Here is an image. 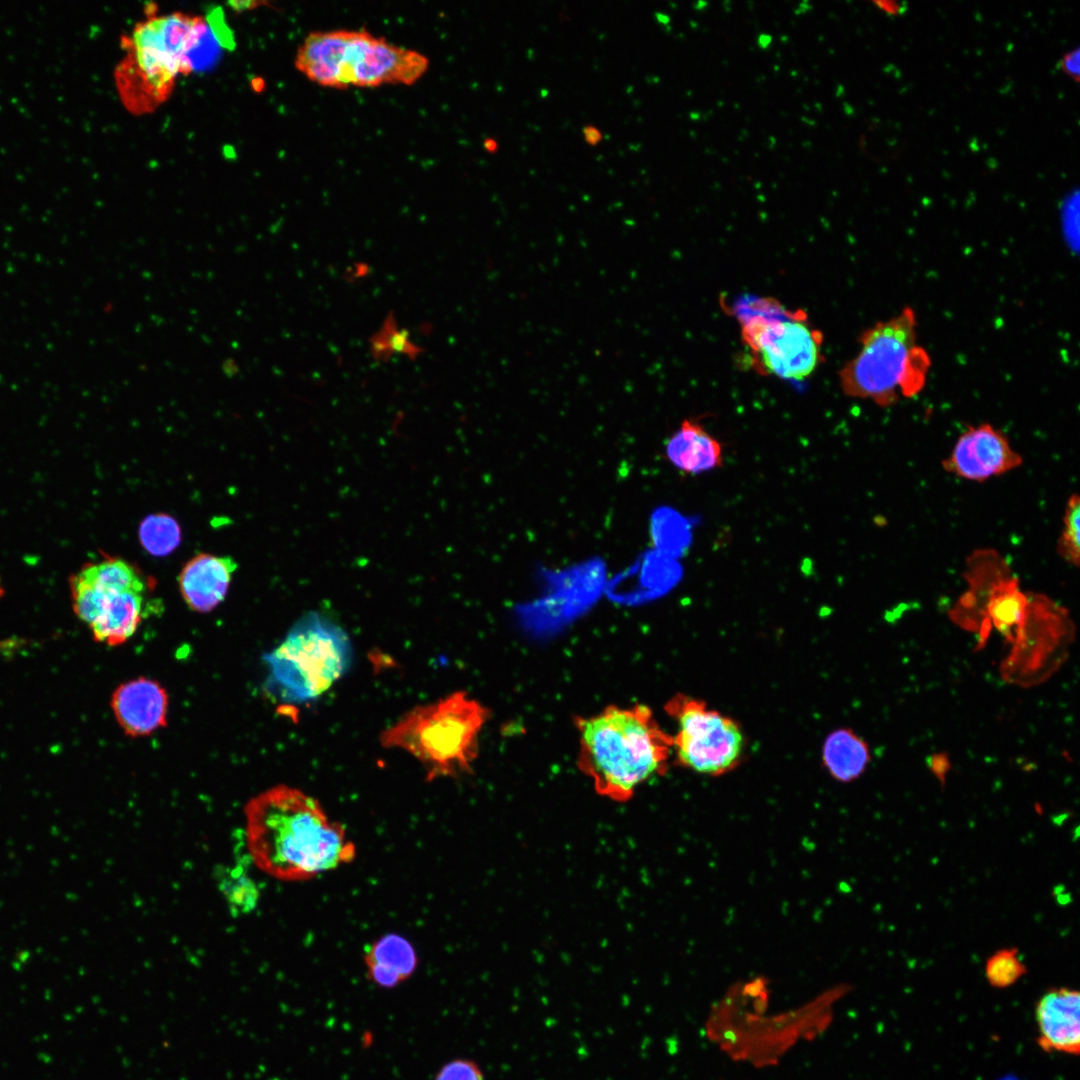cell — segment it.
Masks as SVG:
<instances>
[{"instance_id":"cell-27","label":"cell","mask_w":1080,"mask_h":1080,"mask_svg":"<svg viewBox=\"0 0 1080 1080\" xmlns=\"http://www.w3.org/2000/svg\"><path fill=\"white\" fill-rule=\"evenodd\" d=\"M874 4L888 15H898L904 11L903 6L894 1H877Z\"/></svg>"},{"instance_id":"cell-17","label":"cell","mask_w":1080,"mask_h":1080,"mask_svg":"<svg viewBox=\"0 0 1080 1080\" xmlns=\"http://www.w3.org/2000/svg\"><path fill=\"white\" fill-rule=\"evenodd\" d=\"M364 962L368 977L375 984L391 988L414 973L418 959L413 945L405 937L391 933L368 947Z\"/></svg>"},{"instance_id":"cell-9","label":"cell","mask_w":1080,"mask_h":1080,"mask_svg":"<svg viewBox=\"0 0 1080 1080\" xmlns=\"http://www.w3.org/2000/svg\"><path fill=\"white\" fill-rule=\"evenodd\" d=\"M964 577L969 590L952 610V617L985 638L995 627L1010 641L1025 622L1030 595L1019 587L1005 558L991 549L978 550L967 559Z\"/></svg>"},{"instance_id":"cell-21","label":"cell","mask_w":1080,"mask_h":1080,"mask_svg":"<svg viewBox=\"0 0 1080 1080\" xmlns=\"http://www.w3.org/2000/svg\"><path fill=\"white\" fill-rule=\"evenodd\" d=\"M370 343L371 353L376 360L384 361L395 354H403L414 359L420 353L408 332L398 328L393 317L384 320Z\"/></svg>"},{"instance_id":"cell-3","label":"cell","mask_w":1080,"mask_h":1080,"mask_svg":"<svg viewBox=\"0 0 1080 1080\" xmlns=\"http://www.w3.org/2000/svg\"><path fill=\"white\" fill-rule=\"evenodd\" d=\"M295 66L329 88L411 85L427 71L423 54L363 30L311 32L297 50Z\"/></svg>"},{"instance_id":"cell-31","label":"cell","mask_w":1080,"mask_h":1080,"mask_svg":"<svg viewBox=\"0 0 1080 1080\" xmlns=\"http://www.w3.org/2000/svg\"><path fill=\"white\" fill-rule=\"evenodd\" d=\"M656 18L662 24H668L669 21H670V18L667 15L662 14V13H656Z\"/></svg>"},{"instance_id":"cell-22","label":"cell","mask_w":1080,"mask_h":1080,"mask_svg":"<svg viewBox=\"0 0 1080 1080\" xmlns=\"http://www.w3.org/2000/svg\"><path fill=\"white\" fill-rule=\"evenodd\" d=\"M984 973L988 983L997 989H1005L1018 982L1026 973L1017 948H1002L991 954L985 963Z\"/></svg>"},{"instance_id":"cell-6","label":"cell","mask_w":1080,"mask_h":1080,"mask_svg":"<svg viewBox=\"0 0 1080 1080\" xmlns=\"http://www.w3.org/2000/svg\"><path fill=\"white\" fill-rule=\"evenodd\" d=\"M731 311L758 373L800 381L822 362L823 335L804 311L788 309L770 297L743 298Z\"/></svg>"},{"instance_id":"cell-20","label":"cell","mask_w":1080,"mask_h":1080,"mask_svg":"<svg viewBox=\"0 0 1080 1080\" xmlns=\"http://www.w3.org/2000/svg\"><path fill=\"white\" fill-rule=\"evenodd\" d=\"M139 541L146 552L153 556H166L181 542V529L175 518L166 513L145 517L138 529Z\"/></svg>"},{"instance_id":"cell-26","label":"cell","mask_w":1080,"mask_h":1080,"mask_svg":"<svg viewBox=\"0 0 1080 1080\" xmlns=\"http://www.w3.org/2000/svg\"><path fill=\"white\" fill-rule=\"evenodd\" d=\"M1058 68L1075 82L1080 79V50L1075 48L1065 53L1058 62Z\"/></svg>"},{"instance_id":"cell-4","label":"cell","mask_w":1080,"mask_h":1080,"mask_svg":"<svg viewBox=\"0 0 1080 1080\" xmlns=\"http://www.w3.org/2000/svg\"><path fill=\"white\" fill-rule=\"evenodd\" d=\"M489 714L480 702L458 691L416 706L384 730L380 741L386 748H398L415 757L429 781L457 777L471 772L479 734Z\"/></svg>"},{"instance_id":"cell-30","label":"cell","mask_w":1080,"mask_h":1080,"mask_svg":"<svg viewBox=\"0 0 1080 1080\" xmlns=\"http://www.w3.org/2000/svg\"><path fill=\"white\" fill-rule=\"evenodd\" d=\"M758 43L762 48H766L771 43V37L769 35L762 34L759 36Z\"/></svg>"},{"instance_id":"cell-25","label":"cell","mask_w":1080,"mask_h":1080,"mask_svg":"<svg viewBox=\"0 0 1080 1080\" xmlns=\"http://www.w3.org/2000/svg\"><path fill=\"white\" fill-rule=\"evenodd\" d=\"M435 1080H484L479 1066L471 1060L457 1059L445 1064Z\"/></svg>"},{"instance_id":"cell-19","label":"cell","mask_w":1080,"mask_h":1080,"mask_svg":"<svg viewBox=\"0 0 1080 1080\" xmlns=\"http://www.w3.org/2000/svg\"><path fill=\"white\" fill-rule=\"evenodd\" d=\"M822 755L825 768L841 782H850L861 776L871 759L866 742L845 728L828 735Z\"/></svg>"},{"instance_id":"cell-13","label":"cell","mask_w":1080,"mask_h":1080,"mask_svg":"<svg viewBox=\"0 0 1080 1080\" xmlns=\"http://www.w3.org/2000/svg\"><path fill=\"white\" fill-rule=\"evenodd\" d=\"M1037 1044L1045 1052L1078 1056L1080 993L1069 987L1047 990L1035 1005Z\"/></svg>"},{"instance_id":"cell-1","label":"cell","mask_w":1080,"mask_h":1080,"mask_svg":"<svg viewBox=\"0 0 1080 1080\" xmlns=\"http://www.w3.org/2000/svg\"><path fill=\"white\" fill-rule=\"evenodd\" d=\"M244 816L251 860L277 880H309L356 857L345 827L297 788L277 785L259 793L246 804Z\"/></svg>"},{"instance_id":"cell-7","label":"cell","mask_w":1080,"mask_h":1080,"mask_svg":"<svg viewBox=\"0 0 1080 1080\" xmlns=\"http://www.w3.org/2000/svg\"><path fill=\"white\" fill-rule=\"evenodd\" d=\"M352 644L346 632L317 612H309L270 656L282 696L305 702L318 698L349 670Z\"/></svg>"},{"instance_id":"cell-23","label":"cell","mask_w":1080,"mask_h":1080,"mask_svg":"<svg viewBox=\"0 0 1080 1080\" xmlns=\"http://www.w3.org/2000/svg\"><path fill=\"white\" fill-rule=\"evenodd\" d=\"M220 888L234 911L246 913L257 903V887L241 867L225 871L220 881Z\"/></svg>"},{"instance_id":"cell-29","label":"cell","mask_w":1080,"mask_h":1080,"mask_svg":"<svg viewBox=\"0 0 1080 1080\" xmlns=\"http://www.w3.org/2000/svg\"><path fill=\"white\" fill-rule=\"evenodd\" d=\"M238 368L232 359H228L223 363V372L226 375L233 376L237 373Z\"/></svg>"},{"instance_id":"cell-14","label":"cell","mask_w":1080,"mask_h":1080,"mask_svg":"<svg viewBox=\"0 0 1080 1080\" xmlns=\"http://www.w3.org/2000/svg\"><path fill=\"white\" fill-rule=\"evenodd\" d=\"M111 706L126 735H150L167 724L168 695L155 680L140 677L121 684L113 693Z\"/></svg>"},{"instance_id":"cell-2","label":"cell","mask_w":1080,"mask_h":1080,"mask_svg":"<svg viewBox=\"0 0 1080 1080\" xmlns=\"http://www.w3.org/2000/svg\"><path fill=\"white\" fill-rule=\"evenodd\" d=\"M575 724L577 766L601 796L628 801L641 784L666 772L673 737L648 706L610 705L596 715L577 717Z\"/></svg>"},{"instance_id":"cell-10","label":"cell","mask_w":1080,"mask_h":1080,"mask_svg":"<svg viewBox=\"0 0 1080 1080\" xmlns=\"http://www.w3.org/2000/svg\"><path fill=\"white\" fill-rule=\"evenodd\" d=\"M664 709L678 726L672 750L680 766L720 776L741 763L745 742L735 720L684 694L671 697Z\"/></svg>"},{"instance_id":"cell-18","label":"cell","mask_w":1080,"mask_h":1080,"mask_svg":"<svg viewBox=\"0 0 1080 1080\" xmlns=\"http://www.w3.org/2000/svg\"><path fill=\"white\" fill-rule=\"evenodd\" d=\"M79 580L101 593L151 592V579L136 565L119 557L104 558L89 563L76 575Z\"/></svg>"},{"instance_id":"cell-28","label":"cell","mask_w":1080,"mask_h":1080,"mask_svg":"<svg viewBox=\"0 0 1080 1080\" xmlns=\"http://www.w3.org/2000/svg\"><path fill=\"white\" fill-rule=\"evenodd\" d=\"M583 131L586 135V140L591 144L597 143L601 138V134L594 127H585Z\"/></svg>"},{"instance_id":"cell-24","label":"cell","mask_w":1080,"mask_h":1080,"mask_svg":"<svg viewBox=\"0 0 1080 1080\" xmlns=\"http://www.w3.org/2000/svg\"><path fill=\"white\" fill-rule=\"evenodd\" d=\"M1058 554L1068 563L1079 566L1080 562V499L1072 494L1067 501L1063 517V529L1057 542Z\"/></svg>"},{"instance_id":"cell-12","label":"cell","mask_w":1080,"mask_h":1080,"mask_svg":"<svg viewBox=\"0 0 1080 1080\" xmlns=\"http://www.w3.org/2000/svg\"><path fill=\"white\" fill-rule=\"evenodd\" d=\"M1022 464L1007 437L988 423L969 427L960 435L943 468L960 478L982 482Z\"/></svg>"},{"instance_id":"cell-15","label":"cell","mask_w":1080,"mask_h":1080,"mask_svg":"<svg viewBox=\"0 0 1080 1080\" xmlns=\"http://www.w3.org/2000/svg\"><path fill=\"white\" fill-rule=\"evenodd\" d=\"M237 562L231 556L198 553L188 560L178 575L180 593L188 607L207 613L225 598Z\"/></svg>"},{"instance_id":"cell-5","label":"cell","mask_w":1080,"mask_h":1080,"mask_svg":"<svg viewBox=\"0 0 1080 1080\" xmlns=\"http://www.w3.org/2000/svg\"><path fill=\"white\" fill-rule=\"evenodd\" d=\"M200 17L152 12L123 37L126 55L115 76L121 99L130 112L153 111L170 96L177 76L188 74L185 56Z\"/></svg>"},{"instance_id":"cell-11","label":"cell","mask_w":1080,"mask_h":1080,"mask_svg":"<svg viewBox=\"0 0 1080 1080\" xmlns=\"http://www.w3.org/2000/svg\"><path fill=\"white\" fill-rule=\"evenodd\" d=\"M70 585L74 611L89 626L97 641L117 646L136 632L144 618L147 593H101L75 576Z\"/></svg>"},{"instance_id":"cell-16","label":"cell","mask_w":1080,"mask_h":1080,"mask_svg":"<svg viewBox=\"0 0 1080 1080\" xmlns=\"http://www.w3.org/2000/svg\"><path fill=\"white\" fill-rule=\"evenodd\" d=\"M667 459L681 472L698 474L721 467L723 448L696 419L684 420L666 443Z\"/></svg>"},{"instance_id":"cell-8","label":"cell","mask_w":1080,"mask_h":1080,"mask_svg":"<svg viewBox=\"0 0 1080 1080\" xmlns=\"http://www.w3.org/2000/svg\"><path fill=\"white\" fill-rule=\"evenodd\" d=\"M858 342L857 355L839 371L843 393L870 399L880 407L894 405L919 347L915 311L907 306L897 315L875 323L859 335Z\"/></svg>"}]
</instances>
